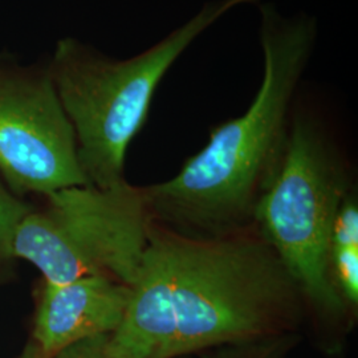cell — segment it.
<instances>
[{
	"mask_svg": "<svg viewBox=\"0 0 358 358\" xmlns=\"http://www.w3.org/2000/svg\"><path fill=\"white\" fill-rule=\"evenodd\" d=\"M350 167L320 112L294 103L282 164L256 208L254 224L297 282L315 345L334 357L344 352L356 320L333 289L328 255L333 223L350 192Z\"/></svg>",
	"mask_w": 358,
	"mask_h": 358,
	"instance_id": "3",
	"label": "cell"
},
{
	"mask_svg": "<svg viewBox=\"0 0 358 358\" xmlns=\"http://www.w3.org/2000/svg\"><path fill=\"white\" fill-rule=\"evenodd\" d=\"M259 13L263 77L248 109L211 129L173 178L142 187L150 220L180 235L213 238L252 226L282 164L319 22L272 3H259Z\"/></svg>",
	"mask_w": 358,
	"mask_h": 358,
	"instance_id": "1",
	"label": "cell"
},
{
	"mask_svg": "<svg viewBox=\"0 0 358 358\" xmlns=\"http://www.w3.org/2000/svg\"><path fill=\"white\" fill-rule=\"evenodd\" d=\"M109 336L110 334H101L77 341L51 358H115L109 353Z\"/></svg>",
	"mask_w": 358,
	"mask_h": 358,
	"instance_id": "10",
	"label": "cell"
},
{
	"mask_svg": "<svg viewBox=\"0 0 358 358\" xmlns=\"http://www.w3.org/2000/svg\"><path fill=\"white\" fill-rule=\"evenodd\" d=\"M29 208L0 183V260L11 259L15 231Z\"/></svg>",
	"mask_w": 358,
	"mask_h": 358,
	"instance_id": "9",
	"label": "cell"
},
{
	"mask_svg": "<svg viewBox=\"0 0 358 358\" xmlns=\"http://www.w3.org/2000/svg\"><path fill=\"white\" fill-rule=\"evenodd\" d=\"M301 340V333H282L211 348L186 358H291Z\"/></svg>",
	"mask_w": 358,
	"mask_h": 358,
	"instance_id": "8",
	"label": "cell"
},
{
	"mask_svg": "<svg viewBox=\"0 0 358 358\" xmlns=\"http://www.w3.org/2000/svg\"><path fill=\"white\" fill-rule=\"evenodd\" d=\"M0 174L13 190L43 195L90 186L48 56L23 64L0 52Z\"/></svg>",
	"mask_w": 358,
	"mask_h": 358,
	"instance_id": "6",
	"label": "cell"
},
{
	"mask_svg": "<svg viewBox=\"0 0 358 358\" xmlns=\"http://www.w3.org/2000/svg\"><path fill=\"white\" fill-rule=\"evenodd\" d=\"M17 358H38V350H36V346L34 344V341L27 344L24 350Z\"/></svg>",
	"mask_w": 358,
	"mask_h": 358,
	"instance_id": "11",
	"label": "cell"
},
{
	"mask_svg": "<svg viewBox=\"0 0 358 358\" xmlns=\"http://www.w3.org/2000/svg\"><path fill=\"white\" fill-rule=\"evenodd\" d=\"M15 231L13 257L32 263L44 282L105 275L130 285L148 243L150 217L142 187L76 186L44 195Z\"/></svg>",
	"mask_w": 358,
	"mask_h": 358,
	"instance_id": "5",
	"label": "cell"
},
{
	"mask_svg": "<svg viewBox=\"0 0 358 358\" xmlns=\"http://www.w3.org/2000/svg\"><path fill=\"white\" fill-rule=\"evenodd\" d=\"M262 1L207 0L187 22L129 59H115L71 36L56 43L48 56L50 72L75 130L78 162L90 186L110 189L127 182L129 145L143 128L170 68L226 13Z\"/></svg>",
	"mask_w": 358,
	"mask_h": 358,
	"instance_id": "4",
	"label": "cell"
},
{
	"mask_svg": "<svg viewBox=\"0 0 358 358\" xmlns=\"http://www.w3.org/2000/svg\"><path fill=\"white\" fill-rule=\"evenodd\" d=\"M164 230L174 271L167 358L301 333L307 321L304 296L255 224L213 238Z\"/></svg>",
	"mask_w": 358,
	"mask_h": 358,
	"instance_id": "2",
	"label": "cell"
},
{
	"mask_svg": "<svg viewBox=\"0 0 358 358\" xmlns=\"http://www.w3.org/2000/svg\"><path fill=\"white\" fill-rule=\"evenodd\" d=\"M129 292V285L105 275L63 284L44 282L34 332L38 358H51L85 338L112 334L124 317Z\"/></svg>",
	"mask_w": 358,
	"mask_h": 358,
	"instance_id": "7",
	"label": "cell"
}]
</instances>
